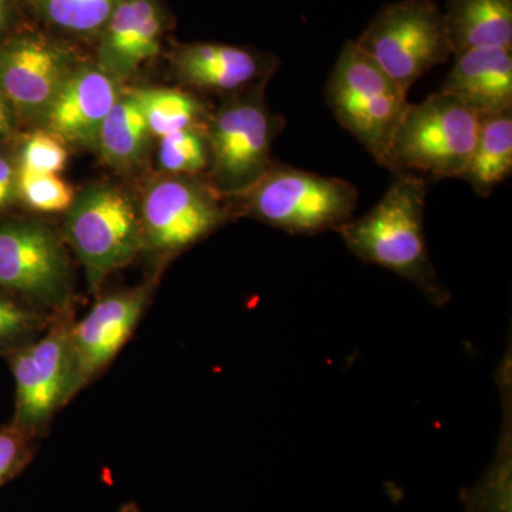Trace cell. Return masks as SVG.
Here are the masks:
<instances>
[{"mask_svg": "<svg viewBox=\"0 0 512 512\" xmlns=\"http://www.w3.org/2000/svg\"><path fill=\"white\" fill-rule=\"evenodd\" d=\"M427 194L426 178L394 173L376 207L363 217L340 225L335 232L360 261L399 275L433 305L444 306L451 295L431 262L424 232Z\"/></svg>", "mask_w": 512, "mask_h": 512, "instance_id": "6da1fadb", "label": "cell"}, {"mask_svg": "<svg viewBox=\"0 0 512 512\" xmlns=\"http://www.w3.org/2000/svg\"><path fill=\"white\" fill-rule=\"evenodd\" d=\"M237 214L247 215L293 235L335 231L352 220L359 202L355 185L279 163L248 190L227 198Z\"/></svg>", "mask_w": 512, "mask_h": 512, "instance_id": "7a4b0ae2", "label": "cell"}, {"mask_svg": "<svg viewBox=\"0 0 512 512\" xmlns=\"http://www.w3.org/2000/svg\"><path fill=\"white\" fill-rule=\"evenodd\" d=\"M406 90L348 40L329 74L326 101L340 126L383 165L390 144L409 109Z\"/></svg>", "mask_w": 512, "mask_h": 512, "instance_id": "3957f363", "label": "cell"}, {"mask_svg": "<svg viewBox=\"0 0 512 512\" xmlns=\"http://www.w3.org/2000/svg\"><path fill=\"white\" fill-rule=\"evenodd\" d=\"M480 116L446 92L409 109L390 144L384 167L394 173L460 178L476 143Z\"/></svg>", "mask_w": 512, "mask_h": 512, "instance_id": "277c9868", "label": "cell"}, {"mask_svg": "<svg viewBox=\"0 0 512 512\" xmlns=\"http://www.w3.org/2000/svg\"><path fill=\"white\" fill-rule=\"evenodd\" d=\"M265 87L228 97L208 120V181L222 197L248 190L274 163L272 144L284 130L285 119L266 106Z\"/></svg>", "mask_w": 512, "mask_h": 512, "instance_id": "5b68a950", "label": "cell"}, {"mask_svg": "<svg viewBox=\"0 0 512 512\" xmlns=\"http://www.w3.org/2000/svg\"><path fill=\"white\" fill-rule=\"evenodd\" d=\"M64 238L82 262L92 291L144 249L140 212L123 191L104 184L76 194L64 218Z\"/></svg>", "mask_w": 512, "mask_h": 512, "instance_id": "8992f818", "label": "cell"}, {"mask_svg": "<svg viewBox=\"0 0 512 512\" xmlns=\"http://www.w3.org/2000/svg\"><path fill=\"white\" fill-rule=\"evenodd\" d=\"M355 42L407 93L453 56L443 9L434 0L383 6Z\"/></svg>", "mask_w": 512, "mask_h": 512, "instance_id": "52a82bcc", "label": "cell"}, {"mask_svg": "<svg viewBox=\"0 0 512 512\" xmlns=\"http://www.w3.org/2000/svg\"><path fill=\"white\" fill-rule=\"evenodd\" d=\"M73 322L62 309L45 332L6 355L15 380V413L10 423L36 439L72 400Z\"/></svg>", "mask_w": 512, "mask_h": 512, "instance_id": "ba28073f", "label": "cell"}, {"mask_svg": "<svg viewBox=\"0 0 512 512\" xmlns=\"http://www.w3.org/2000/svg\"><path fill=\"white\" fill-rule=\"evenodd\" d=\"M69 255L59 235L37 221L0 222V291L36 308H66L72 293Z\"/></svg>", "mask_w": 512, "mask_h": 512, "instance_id": "9c48e42d", "label": "cell"}, {"mask_svg": "<svg viewBox=\"0 0 512 512\" xmlns=\"http://www.w3.org/2000/svg\"><path fill=\"white\" fill-rule=\"evenodd\" d=\"M231 211L210 181L168 175L147 188L141 204L144 249L175 254L222 227Z\"/></svg>", "mask_w": 512, "mask_h": 512, "instance_id": "30bf717a", "label": "cell"}, {"mask_svg": "<svg viewBox=\"0 0 512 512\" xmlns=\"http://www.w3.org/2000/svg\"><path fill=\"white\" fill-rule=\"evenodd\" d=\"M154 282L103 296L73 322L72 399L113 362L133 335L153 296Z\"/></svg>", "mask_w": 512, "mask_h": 512, "instance_id": "8fae6325", "label": "cell"}, {"mask_svg": "<svg viewBox=\"0 0 512 512\" xmlns=\"http://www.w3.org/2000/svg\"><path fill=\"white\" fill-rule=\"evenodd\" d=\"M76 66L66 49L45 37H16L0 47V94L19 119L42 123Z\"/></svg>", "mask_w": 512, "mask_h": 512, "instance_id": "7c38bea8", "label": "cell"}, {"mask_svg": "<svg viewBox=\"0 0 512 512\" xmlns=\"http://www.w3.org/2000/svg\"><path fill=\"white\" fill-rule=\"evenodd\" d=\"M123 92L97 64H77L40 124L66 144L96 151L100 128Z\"/></svg>", "mask_w": 512, "mask_h": 512, "instance_id": "4fadbf2b", "label": "cell"}, {"mask_svg": "<svg viewBox=\"0 0 512 512\" xmlns=\"http://www.w3.org/2000/svg\"><path fill=\"white\" fill-rule=\"evenodd\" d=\"M171 62L178 79L187 86L228 97L268 84L281 64L275 55L221 43L181 46Z\"/></svg>", "mask_w": 512, "mask_h": 512, "instance_id": "5bb4252c", "label": "cell"}, {"mask_svg": "<svg viewBox=\"0 0 512 512\" xmlns=\"http://www.w3.org/2000/svg\"><path fill=\"white\" fill-rule=\"evenodd\" d=\"M163 35L156 0H123L103 29L97 66L123 83L158 55Z\"/></svg>", "mask_w": 512, "mask_h": 512, "instance_id": "9a60e30c", "label": "cell"}, {"mask_svg": "<svg viewBox=\"0 0 512 512\" xmlns=\"http://www.w3.org/2000/svg\"><path fill=\"white\" fill-rule=\"evenodd\" d=\"M454 59L441 92L457 97L480 117L512 110V47L468 50Z\"/></svg>", "mask_w": 512, "mask_h": 512, "instance_id": "2e32d148", "label": "cell"}, {"mask_svg": "<svg viewBox=\"0 0 512 512\" xmlns=\"http://www.w3.org/2000/svg\"><path fill=\"white\" fill-rule=\"evenodd\" d=\"M503 423L497 451L484 476L463 491L466 512H512V357L511 345L497 370Z\"/></svg>", "mask_w": 512, "mask_h": 512, "instance_id": "e0dca14e", "label": "cell"}, {"mask_svg": "<svg viewBox=\"0 0 512 512\" xmlns=\"http://www.w3.org/2000/svg\"><path fill=\"white\" fill-rule=\"evenodd\" d=\"M443 12L453 56L512 47V0H448Z\"/></svg>", "mask_w": 512, "mask_h": 512, "instance_id": "ac0fdd59", "label": "cell"}, {"mask_svg": "<svg viewBox=\"0 0 512 512\" xmlns=\"http://www.w3.org/2000/svg\"><path fill=\"white\" fill-rule=\"evenodd\" d=\"M512 173V110L480 117L476 143L461 180L490 197Z\"/></svg>", "mask_w": 512, "mask_h": 512, "instance_id": "d6986e66", "label": "cell"}, {"mask_svg": "<svg viewBox=\"0 0 512 512\" xmlns=\"http://www.w3.org/2000/svg\"><path fill=\"white\" fill-rule=\"evenodd\" d=\"M150 137L143 111L130 90L121 94L104 120L96 151L110 167L130 170L146 156Z\"/></svg>", "mask_w": 512, "mask_h": 512, "instance_id": "ffe728a7", "label": "cell"}, {"mask_svg": "<svg viewBox=\"0 0 512 512\" xmlns=\"http://www.w3.org/2000/svg\"><path fill=\"white\" fill-rule=\"evenodd\" d=\"M151 136L161 138L191 127H207L212 111L194 94L163 87L133 90Z\"/></svg>", "mask_w": 512, "mask_h": 512, "instance_id": "44dd1931", "label": "cell"}, {"mask_svg": "<svg viewBox=\"0 0 512 512\" xmlns=\"http://www.w3.org/2000/svg\"><path fill=\"white\" fill-rule=\"evenodd\" d=\"M158 164L168 175L197 177L210 170L207 127H191L160 138Z\"/></svg>", "mask_w": 512, "mask_h": 512, "instance_id": "7402d4cb", "label": "cell"}, {"mask_svg": "<svg viewBox=\"0 0 512 512\" xmlns=\"http://www.w3.org/2000/svg\"><path fill=\"white\" fill-rule=\"evenodd\" d=\"M47 22L67 32L89 35L106 28L123 0H36Z\"/></svg>", "mask_w": 512, "mask_h": 512, "instance_id": "603a6c76", "label": "cell"}, {"mask_svg": "<svg viewBox=\"0 0 512 512\" xmlns=\"http://www.w3.org/2000/svg\"><path fill=\"white\" fill-rule=\"evenodd\" d=\"M50 320L32 303L0 291V355L6 356L37 338Z\"/></svg>", "mask_w": 512, "mask_h": 512, "instance_id": "cb8c5ba5", "label": "cell"}, {"mask_svg": "<svg viewBox=\"0 0 512 512\" xmlns=\"http://www.w3.org/2000/svg\"><path fill=\"white\" fill-rule=\"evenodd\" d=\"M19 202L37 212H66L76 192L59 174L33 173L19 168Z\"/></svg>", "mask_w": 512, "mask_h": 512, "instance_id": "d4e9b609", "label": "cell"}, {"mask_svg": "<svg viewBox=\"0 0 512 512\" xmlns=\"http://www.w3.org/2000/svg\"><path fill=\"white\" fill-rule=\"evenodd\" d=\"M66 143L50 131L30 134L20 148L18 167L33 173L59 174L66 167Z\"/></svg>", "mask_w": 512, "mask_h": 512, "instance_id": "484cf974", "label": "cell"}, {"mask_svg": "<svg viewBox=\"0 0 512 512\" xmlns=\"http://www.w3.org/2000/svg\"><path fill=\"white\" fill-rule=\"evenodd\" d=\"M36 437L8 423L0 429V487L18 477L35 456Z\"/></svg>", "mask_w": 512, "mask_h": 512, "instance_id": "4316f807", "label": "cell"}, {"mask_svg": "<svg viewBox=\"0 0 512 512\" xmlns=\"http://www.w3.org/2000/svg\"><path fill=\"white\" fill-rule=\"evenodd\" d=\"M18 161L0 151V214L19 202Z\"/></svg>", "mask_w": 512, "mask_h": 512, "instance_id": "83f0119b", "label": "cell"}, {"mask_svg": "<svg viewBox=\"0 0 512 512\" xmlns=\"http://www.w3.org/2000/svg\"><path fill=\"white\" fill-rule=\"evenodd\" d=\"M19 117L9 101L0 94V141L6 140L15 133Z\"/></svg>", "mask_w": 512, "mask_h": 512, "instance_id": "f1b7e54d", "label": "cell"}, {"mask_svg": "<svg viewBox=\"0 0 512 512\" xmlns=\"http://www.w3.org/2000/svg\"><path fill=\"white\" fill-rule=\"evenodd\" d=\"M10 15V0H0V35L6 29Z\"/></svg>", "mask_w": 512, "mask_h": 512, "instance_id": "f546056e", "label": "cell"}, {"mask_svg": "<svg viewBox=\"0 0 512 512\" xmlns=\"http://www.w3.org/2000/svg\"><path fill=\"white\" fill-rule=\"evenodd\" d=\"M117 512H143L140 510V508L137 507L136 504H126L123 505V507L120 508Z\"/></svg>", "mask_w": 512, "mask_h": 512, "instance_id": "4dcf8cb0", "label": "cell"}]
</instances>
